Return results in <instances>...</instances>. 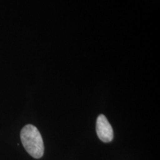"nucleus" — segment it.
I'll return each instance as SVG.
<instances>
[{
    "label": "nucleus",
    "mask_w": 160,
    "mask_h": 160,
    "mask_svg": "<svg viewBox=\"0 0 160 160\" xmlns=\"http://www.w3.org/2000/svg\"><path fill=\"white\" fill-rule=\"evenodd\" d=\"M20 139L25 151L35 159L44 154V143L39 130L33 125H27L22 129Z\"/></svg>",
    "instance_id": "f257e3e1"
},
{
    "label": "nucleus",
    "mask_w": 160,
    "mask_h": 160,
    "mask_svg": "<svg viewBox=\"0 0 160 160\" xmlns=\"http://www.w3.org/2000/svg\"><path fill=\"white\" fill-rule=\"evenodd\" d=\"M96 131L98 137L103 142H110L113 139V128L105 115L100 114L97 117Z\"/></svg>",
    "instance_id": "f03ea898"
}]
</instances>
